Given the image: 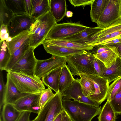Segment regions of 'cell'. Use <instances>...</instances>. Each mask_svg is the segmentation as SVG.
<instances>
[{"mask_svg":"<svg viewBox=\"0 0 121 121\" xmlns=\"http://www.w3.org/2000/svg\"><path fill=\"white\" fill-rule=\"evenodd\" d=\"M56 24L50 11L37 19L29 31L30 47L35 49L42 44Z\"/></svg>","mask_w":121,"mask_h":121,"instance_id":"1","label":"cell"},{"mask_svg":"<svg viewBox=\"0 0 121 121\" xmlns=\"http://www.w3.org/2000/svg\"><path fill=\"white\" fill-rule=\"evenodd\" d=\"M64 109L73 121H91L99 114L101 107H96L74 100L63 98Z\"/></svg>","mask_w":121,"mask_h":121,"instance_id":"2","label":"cell"},{"mask_svg":"<svg viewBox=\"0 0 121 121\" xmlns=\"http://www.w3.org/2000/svg\"><path fill=\"white\" fill-rule=\"evenodd\" d=\"M7 72L17 89L22 93H39L46 89L42 81L35 76L11 70Z\"/></svg>","mask_w":121,"mask_h":121,"instance_id":"3","label":"cell"},{"mask_svg":"<svg viewBox=\"0 0 121 121\" xmlns=\"http://www.w3.org/2000/svg\"><path fill=\"white\" fill-rule=\"evenodd\" d=\"M67 66L73 76L79 74L95 75L94 61L95 58L91 52L65 57Z\"/></svg>","mask_w":121,"mask_h":121,"instance_id":"4","label":"cell"},{"mask_svg":"<svg viewBox=\"0 0 121 121\" xmlns=\"http://www.w3.org/2000/svg\"><path fill=\"white\" fill-rule=\"evenodd\" d=\"M62 94L59 91L43 106L36 118L37 121H53L64 109Z\"/></svg>","mask_w":121,"mask_h":121,"instance_id":"5","label":"cell"},{"mask_svg":"<svg viewBox=\"0 0 121 121\" xmlns=\"http://www.w3.org/2000/svg\"><path fill=\"white\" fill-rule=\"evenodd\" d=\"M88 27L78 23H57L50 31L45 39H60L69 37L81 32Z\"/></svg>","mask_w":121,"mask_h":121,"instance_id":"6","label":"cell"},{"mask_svg":"<svg viewBox=\"0 0 121 121\" xmlns=\"http://www.w3.org/2000/svg\"><path fill=\"white\" fill-rule=\"evenodd\" d=\"M121 19V0H109L96 23L97 27H108Z\"/></svg>","mask_w":121,"mask_h":121,"instance_id":"7","label":"cell"},{"mask_svg":"<svg viewBox=\"0 0 121 121\" xmlns=\"http://www.w3.org/2000/svg\"><path fill=\"white\" fill-rule=\"evenodd\" d=\"M79 75L86 78L93 83L95 90V93L87 98L99 105H100L107 99L109 86L108 80L92 74H79Z\"/></svg>","mask_w":121,"mask_h":121,"instance_id":"8","label":"cell"},{"mask_svg":"<svg viewBox=\"0 0 121 121\" xmlns=\"http://www.w3.org/2000/svg\"><path fill=\"white\" fill-rule=\"evenodd\" d=\"M35 49L30 47L10 70L35 76V70L37 59L34 54Z\"/></svg>","mask_w":121,"mask_h":121,"instance_id":"9","label":"cell"},{"mask_svg":"<svg viewBox=\"0 0 121 121\" xmlns=\"http://www.w3.org/2000/svg\"><path fill=\"white\" fill-rule=\"evenodd\" d=\"M66 63L65 58L54 56L46 59H37L35 70V76L40 79L52 71L62 67Z\"/></svg>","mask_w":121,"mask_h":121,"instance_id":"10","label":"cell"},{"mask_svg":"<svg viewBox=\"0 0 121 121\" xmlns=\"http://www.w3.org/2000/svg\"><path fill=\"white\" fill-rule=\"evenodd\" d=\"M91 51L94 56L102 61L107 68L113 65L119 57L116 47L102 44L94 47Z\"/></svg>","mask_w":121,"mask_h":121,"instance_id":"11","label":"cell"},{"mask_svg":"<svg viewBox=\"0 0 121 121\" xmlns=\"http://www.w3.org/2000/svg\"><path fill=\"white\" fill-rule=\"evenodd\" d=\"M121 36V19L105 28L98 27L97 32L93 36L94 40L89 45L93 47Z\"/></svg>","mask_w":121,"mask_h":121,"instance_id":"12","label":"cell"},{"mask_svg":"<svg viewBox=\"0 0 121 121\" xmlns=\"http://www.w3.org/2000/svg\"><path fill=\"white\" fill-rule=\"evenodd\" d=\"M36 20L26 14L14 15L8 26L9 36L12 38L23 31H30Z\"/></svg>","mask_w":121,"mask_h":121,"instance_id":"13","label":"cell"},{"mask_svg":"<svg viewBox=\"0 0 121 121\" xmlns=\"http://www.w3.org/2000/svg\"><path fill=\"white\" fill-rule=\"evenodd\" d=\"M63 98L74 100L98 108L99 105L86 97L83 94L78 78L75 79L72 84L62 94Z\"/></svg>","mask_w":121,"mask_h":121,"instance_id":"14","label":"cell"},{"mask_svg":"<svg viewBox=\"0 0 121 121\" xmlns=\"http://www.w3.org/2000/svg\"><path fill=\"white\" fill-rule=\"evenodd\" d=\"M42 44L46 52L52 56L65 57L75 55L86 53L88 52L53 44L48 42L45 40Z\"/></svg>","mask_w":121,"mask_h":121,"instance_id":"15","label":"cell"},{"mask_svg":"<svg viewBox=\"0 0 121 121\" xmlns=\"http://www.w3.org/2000/svg\"><path fill=\"white\" fill-rule=\"evenodd\" d=\"M31 94L22 93L17 89L9 75L7 73V81L5 85L4 104H13L20 99Z\"/></svg>","mask_w":121,"mask_h":121,"instance_id":"16","label":"cell"},{"mask_svg":"<svg viewBox=\"0 0 121 121\" xmlns=\"http://www.w3.org/2000/svg\"><path fill=\"white\" fill-rule=\"evenodd\" d=\"M98 28L97 27H88L83 30L75 35L60 39L89 45L94 40L93 36L97 32Z\"/></svg>","mask_w":121,"mask_h":121,"instance_id":"17","label":"cell"},{"mask_svg":"<svg viewBox=\"0 0 121 121\" xmlns=\"http://www.w3.org/2000/svg\"><path fill=\"white\" fill-rule=\"evenodd\" d=\"M43 92L31 94L23 97L17 101L13 105L20 112H29L32 106L39 102Z\"/></svg>","mask_w":121,"mask_h":121,"instance_id":"18","label":"cell"},{"mask_svg":"<svg viewBox=\"0 0 121 121\" xmlns=\"http://www.w3.org/2000/svg\"><path fill=\"white\" fill-rule=\"evenodd\" d=\"M50 11L56 21H60L65 15L67 8L65 0H50Z\"/></svg>","mask_w":121,"mask_h":121,"instance_id":"19","label":"cell"},{"mask_svg":"<svg viewBox=\"0 0 121 121\" xmlns=\"http://www.w3.org/2000/svg\"><path fill=\"white\" fill-rule=\"evenodd\" d=\"M62 68L56 69L42 78L44 84L48 87L50 88L56 93L59 91V79Z\"/></svg>","mask_w":121,"mask_h":121,"instance_id":"20","label":"cell"},{"mask_svg":"<svg viewBox=\"0 0 121 121\" xmlns=\"http://www.w3.org/2000/svg\"><path fill=\"white\" fill-rule=\"evenodd\" d=\"M75 79L70 69L66 64L62 68L60 77L59 91L61 94L62 93L72 84Z\"/></svg>","mask_w":121,"mask_h":121,"instance_id":"21","label":"cell"},{"mask_svg":"<svg viewBox=\"0 0 121 121\" xmlns=\"http://www.w3.org/2000/svg\"><path fill=\"white\" fill-rule=\"evenodd\" d=\"M107 79L109 83L121 77V58L118 57L109 68H106L100 76Z\"/></svg>","mask_w":121,"mask_h":121,"instance_id":"22","label":"cell"},{"mask_svg":"<svg viewBox=\"0 0 121 121\" xmlns=\"http://www.w3.org/2000/svg\"><path fill=\"white\" fill-rule=\"evenodd\" d=\"M30 37L24 42L21 47L12 55L4 69L6 72L10 70L13 67L30 47Z\"/></svg>","mask_w":121,"mask_h":121,"instance_id":"23","label":"cell"},{"mask_svg":"<svg viewBox=\"0 0 121 121\" xmlns=\"http://www.w3.org/2000/svg\"><path fill=\"white\" fill-rule=\"evenodd\" d=\"M109 0H94L91 4L90 16L92 21L96 23Z\"/></svg>","mask_w":121,"mask_h":121,"instance_id":"24","label":"cell"},{"mask_svg":"<svg viewBox=\"0 0 121 121\" xmlns=\"http://www.w3.org/2000/svg\"><path fill=\"white\" fill-rule=\"evenodd\" d=\"M33 12L31 17L35 20L50 11V0H31Z\"/></svg>","mask_w":121,"mask_h":121,"instance_id":"25","label":"cell"},{"mask_svg":"<svg viewBox=\"0 0 121 121\" xmlns=\"http://www.w3.org/2000/svg\"><path fill=\"white\" fill-rule=\"evenodd\" d=\"M22 112L17 109L13 105L6 104L3 105L0 116L2 121H17Z\"/></svg>","mask_w":121,"mask_h":121,"instance_id":"26","label":"cell"},{"mask_svg":"<svg viewBox=\"0 0 121 121\" xmlns=\"http://www.w3.org/2000/svg\"><path fill=\"white\" fill-rule=\"evenodd\" d=\"M29 37V31L26 30L12 38L10 42H6L10 54L12 55Z\"/></svg>","mask_w":121,"mask_h":121,"instance_id":"27","label":"cell"},{"mask_svg":"<svg viewBox=\"0 0 121 121\" xmlns=\"http://www.w3.org/2000/svg\"><path fill=\"white\" fill-rule=\"evenodd\" d=\"M45 40L48 42L53 44L68 48L81 50L87 51L92 50L94 47L89 45L81 44L63 40Z\"/></svg>","mask_w":121,"mask_h":121,"instance_id":"28","label":"cell"},{"mask_svg":"<svg viewBox=\"0 0 121 121\" xmlns=\"http://www.w3.org/2000/svg\"><path fill=\"white\" fill-rule=\"evenodd\" d=\"M99 115L98 121H116V114L108 99Z\"/></svg>","mask_w":121,"mask_h":121,"instance_id":"29","label":"cell"},{"mask_svg":"<svg viewBox=\"0 0 121 121\" xmlns=\"http://www.w3.org/2000/svg\"><path fill=\"white\" fill-rule=\"evenodd\" d=\"M7 7L14 15L26 14L25 0H4Z\"/></svg>","mask_w":121,"mask_h":121,"instance_id":"30","label":"cell"},{"mask_svg":"<svg viewBox=\"0 0 121 121\" xmlns=\"http://www.w3.org/2000/svg\"><path fill=\"white\" fill-rule=\"evenodd\" d=\"M14 15L6 6L4 0H0V24L8 26Z\"/></svg>","mask_w":121,"mask_h":121,"instance_id":"31","label":"cell"},{"mask_svg":"<svg viewBox=\"0 0 121 121\" xmlns=\"http://www.w3.org/2000/svg\"><path fill=\"white\" fill-rule=\"evenodd\" d=\"M0 69L4 70L11 55L9 52L5 40L0 41Z\"/></svg>","mask_w":121,"mask_h":121,"instance_id":"32","label":"cell"},{"mask_svg":"<svg viewBox=\"0 0 121 121\" xmlns=\"http://www.w3.org/2000/svg\"><path fill=\"white\" fill-rule=\"evenodd\" d=\"M78 80L81 85L82 92L86 97L93 95L95 93V89L93 83L86 78L79 75Z\"/></svg>","mask_w":121,"mask_h":121,"instance_id":"33","label":"cell"},{"mask_svg":"<svg viewBox=\"0 0 121 121\" xmlns=\"http://www.w3.org/2000/svg\"><path fill=\"white\" fill-rule=\"evenodd\" d=\"M121 89V77L116 79L109 86L107 99L110 101Z\"/></svg>","mask_w":121,"mask_h":121,"instance_id":"34","label":"cell"},{"mask_svg":"<svg viewBox=\"0 0 121 121\" xmlns=\"http://www.w3.org/2000/svg\"><path fill=\"white\" fill-rule=\"evenodd\" d=\"M110 102L116 114H121V89Z\"/></svg>","mask_w":121,"mask_h":121,"instance_id":"35","label":"cell"},{"mask_svg":"<svg viewBox=\"0 0 121 121\" xmlns=\"http://www.w3.org/2000/svg\"><path fill=\"white\" fill-rule=\"evenodd\" d=\"M51 89L48 87L42 92L39 101V105L41 109L44 105L54 95Z\"/></svg>","mask_w":121,"mask_h":121,"instance_id":"36","label":"cell"},{"mask_svg":"<svg viewBox=\"0 0 121 121\" xmlns=\"http://www.w3.org/2000/svg\"><path fill=\"white\" fill-rule=\"evenodd\" d=\"M95 75L100 76L106 68L104 64L99 60L95 58L94 61Z\"/></svg>","mask_w":121,"mask_h":121,"instance_id":"37","label":"cell"},{"mask_svg":"<svg viewBox=\"0 0 121 121\" xmlns=\"http://www.w3.org/2000/svg\"><path fill=\"white\" fill-rule=\"evenodd\" d=\"M2 71L0 72V108L1 111V107L4 104V97L5 88Z\"/></svg>","mask_w":121,"mask_h":121,"instance_id":"38","label":"cell"},{"mask_svg":"<svg viewBox=\"0 0 121 121\" xmlns=\"http://www.w3.org/2000/svg\"><path fill=\"white\" fill-rule=\"evenodd\" d=\"M0 26V41L6 40L9 37L8 26L3 24Z\"/></svg>","mask_w":121,"mask_h":121,"instance_id":"39","label":"cell"},{"mask_svg":"<svg viewBox=\"0 0 121 121\" xmlns=\"http://www.w3.org/2000/svg\"><path fill=\"white\" fill-rule=\"evenodd\" d=\"M94 0H69V1L74 7L91 5Z\"/></svg>","mask_w":121,"mask_h":121,"instance_id":"40","label":"cell"},{"mask_svg":"<svg viewBox=\"0 0 121 121\" xmlns=\"http://www.w3.org/2000/svg\"><path fill=\"white\" fill-rule=\"evenodd\" d=\"M25 5L26 14L31 17L33 12L31 0H25Z\"/></svg>","mask_w":121,"mask_h":121,"instance_id":"41","label":"cell"},{"mask_svg":"<svg viewBox=\"0 0 121 121\" xmlns=\"http://www.w3.org/2000/svg\"><path fill=\"white\" fill-rule=\"evenodd\" d=\"M121 43V36H120L105 42L102 44H106L109 46H115Z\"/></svg>","mask_w":121,"mask_h":121,"instance_id":"42","label":"cell"},{"mask_svg":"<svg viewBox=\"0 0 121 121\" xmlns=\"http://www.w3.org/2000/svg\"><path fill=\"white\" fill-rule=\"evenodd\" d=\"M31 112L29 111L22 112L21 116L17 121H31L30 116Z\"/></svg>","mask_w":121,"mask_h":121,"instance_id":"43","label":"cell"},{"mask_svg":"<svg viewBox=\"0 0 121 121\" xmlns=\"http://www.w3.org/2000/svg\"><path fill=\"white\" fill-rule=\"evenodd\" d=\"M61 113L62 117L61 121H73L64 108Z\"/></svg>","mask_w":121,"mask_h":121,"instance_id":"44","label":"cell"},{"mask_svg":"<svg viewBox=\"0 0 121 121\" xmlns=\"http://www.w3.org/2000/svg\"><path fill=\"white\" fill-rule=\"evenodd\" d=\"M115 47H117L119 53V56L121 58V43L116 45Z\"/></svg>","mask_w":121,"mask_h":121,"instance_id":"45","label":"cell"},{"mask_svg":"<svg viewBox=\"0 0 121 121\" xmlns=\"http://www.w3.org/2000/svg\"><path fill=\"white\" fill-rule=\"evenodd\" d=\"M62 117V115L61 112L56 117L53 121H61Z\"/></svg>","mask_w":121,"mask_h":121,"instance_id":"46","label":"cell"},{"mask_svg":"<svg viewBox=\"0 0 121 121\" xmlns=\"http://www.w3.org/2000/svg\"><path fill=\"white\" fill-rule=\"evenodd\" d=\"M73 13L72 12L68 11H67L66 13L65 16L68 17H71L73 16Z\"/></svg>","mask_w":121,"mask_h":121,"instance_id":"47","label":"cell"},{"mask_svg":"<svg viewBox=\"0 0 121 121\" xmlns=\"http://www.w3.org/2000/svg\"><path fill=\"white\" fill-rule=\"evenodd\" d=\"M12 38L9 36L5 40L6 42H10L12 40Z\"/></svg>","mask_w":121,"mask_h":121,"instance_id":"48","label":"cell"},{"mask_svg":"<svg viewBox=\"0 0 121 121\" xmlns=\"http://www.w3.org/2000/svg\"><path fill=\"white\" fill-rule=\"evenodd\" d=\"M31 121H37V120L36 118L35 119Z\"/></svg>","mask_w":121,"mask_h":121,"instance_id":"49","label":"cell"},{"mask_svg":"<svg viewBox=\"0 0 121 121\" xmlns=\"http://www.w3.org/2000/svg\"><path fill=\"white\" fill-rule=\"evenodd\" d=\"M1 117L0 116V121H2V120L1 119Z\"/></svg>","mask_w":121,"mask_h":121,"instance_id":"50","label":"cell"},{"mask_svg":"<svg viewBox=\"0 0 121 121\" xmlns=\"http://www.w3.org/2000/svg\"></svg>","mask_w":121,"mask_h":121,"instance_id":"51","label":"cell"}]
</instances>
